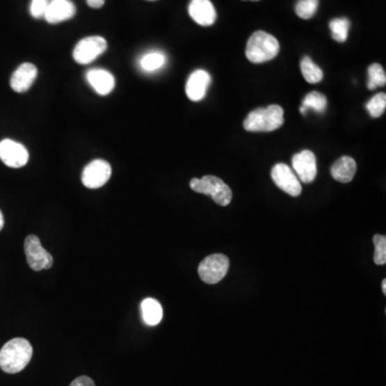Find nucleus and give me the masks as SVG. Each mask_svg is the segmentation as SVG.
I'll return each instance as SVG.
<instances>
[{
	"label": "nucleus",
	"instance_id": "nucleus-2",
	"mask_svg": "<svg viewBox=\"0 0 386 386\" xmlns=\"http://www.w3.org/2000/svg\"><path fill=\"white\" fill-rule=\"evenodd\" d=\"M284 122L283 108L277 104L257 108L243 120V128L250 132H271L280 128Z\"/></svg>",
	"mask_w": 386,
	"mask_h": 386
},
{
	"label": "nucleus",
	"instance_id": "nucleus-9",
	"mask_svg": "<svg viewBox=\"0 0 386 386\" xmlns=\"http://www.w3.org/2000/svg\"><path fill=\"white\" fill-rule=\"evenodd\" d=\"M0 160L9 168H23L29 160V150L23 144L6 138L0 142Z\"/></svg>",
	"mask_w": 386,
	"mask_h": 386
},
{
	"label": "nucleus",
	"instance_id": "nucleus-13",
	"mask_svg": "<svg viewBox=\"0 0 386 386\" xmlns=\"http://www.w3.org/2000/svg\"><path fill=\"white\" fill-rule=\"evenodd\" d=\"M75 11L74 3L71 0H51L43 17L47 23L58 24L72 19Z\"/></svg>",
	"mask_w": 386,
	"mask_h": 386
},
{
	"label": "nucleus",
	"instance_id": "nucleus-17",
	"mask_svg": "<svg viewBox=\"0 0 386 386\" xmlns=\"http://www.w3.org/2000/svg\"><path fill=\"white\" fill-rule=\"evenodd\" d=\"M357 170V164L353 158L344 156L332 164L330 173L335 180L339 183L348 184L352 182Z\"/></svg>",
	"mask_w": 386,
	"mask_h": 386
},
{
	"label": "nucleus",
	"instance_id": "nucleus-33",
	"mask_svg": "<svg viewBox=\"0 0 386 386\" xmlns=\"http://www.w3.org/2000/svg\"><path fill=\"white\" fill-rule=\"evenodd\" d=\"M243 1H247V0H243ZM250 1H259V0H250Z\"/></svg>",
	"mask_w": 386,
	"mask_h": 386
},
{
	"label": "nucleus",
	"instance_id": "nucleus-5",
	"mask_svg": "<svg viewBox=\"0 0 386 386\" xmlns=\"http://www.w3.org/2000/svg\"><path fill=\"white\" fill-rule=\"evenodd\" d=\"M230 261L225 255H211L205 257L199 265L200 278L207 284H216L220 282L227 271H229Z\"/></svg>",
	"mask_w": 386,
	"mask_h": 386
},
{
	"label": "nucleus",
	"instance_id": "nucleus-28",
	"mask_svg": "<svg viewBox=\"0 0 386 386\" xmlns=\"http://www.w3.org/2000/svg\"><path fill=\"white\" fill-rule=\"evenodd\" d=\"M70 386H96L94 381L88 377H80L75 379Z\"/></svg>",
	"mask_w": 386,
	"mask_h": 386
},
{
	"label": "nucleus",
	"instance_id": "nucleus-1",
	"mask_svg": "<svg viewBox=\"0 0 386 386\" xmlns=\"http://www.w3.org/2000/svg\"><path fill=\"white\" fill-rule=\"evenodd\" d=\"M33 357V346L29 340L15 338L0 350V368L7 373H17L29 365Z\"/></svg>",
	"mask_w": 386,
	"mask_h": 386
},
{
	"label": "nucleus",
	"instance_id": "nucleus-29",
	"mask_svg": "<svg viewBox=\"0 0 386 386\" xmlns=\"http://www.w3.org/2000/svg\"><path fill=\"white\" fill-rule=\"evenodd\" d=\"M86 1L87 5L90 8H94V9H99L106 3V0H86Z\"/></svg>",
	"mask_w": 386,
	"mask_h": 386
},
{
	"label": "nucleus",
	"instance_id": "nucleus-22",
	"mask_svg": "<svg viewBox=\"0 0 386 386\" xmlns=\"http://www.w3.org/2000/svg\"><path fill=\"white\" fill-rule=\"evenodd\" d=\"M368 89L373 90L378 87L385 86L386 74L384 69L379 63H373L368 68Z\"/></svg>",
	"mask_w": 386,
	"mask_h": 386
},
{
	"label": "nucleus",
	"instance_id": "nucleus-12",
	"mask_svg": "<svg viewBox=\"0 0 386 386\" xmlns=\"http://www.w3.org/2000/svg\"><path fill=\"white\" fill-rule=\"evenodd\" d=\"M211 77L205 70H197L190 75L186 84V94L191 101H201L206 96Z\"/></svg>",
	"mask_w": 386,
	"mask_h": 386
},
{
	"label": "nucleus",
	"instance_id": "nucleus-31",
	"mask_svg": "<svg viewBox=\"0 0 386 386\" xmlns=\"http://www.w3.org/2000/svg\"><path fill=\"white\" fill-rule=\"evenodd\" d=\"M382 292H383L384 295H386V280H385V279H384V280L382 281Z\"/></svg>",
	"mask_w": 386,
	"mask_h": 386
},
{
	"label": "nucleus",
	"instance_id": "nucleus-16",
	"mask_svg": "<svg viewBox=\"0 0 386 386\" xmlns=\"http://www.w3.org/2000/svg\"><path fill=\"white\" fill-rule=\"evenodd\" d=\"M87 81L97 94L106 96L115 88V79L112 73L104 69H92L87 72Z\"/></svg>",
	"mask_w": 386,
	"mask_h": 386
},
{
	"label": "nucleus",
	"instance_id": "nucleus-20",
	"mask_svg": "<svg viewBox=\"0 0 386 386\" xmlns=\"http://www.w3.org/2000/svg\"><path fill=\"white\" fill-rule=\"evenodd\" d=\"M330 29L335 41L340 43L346 42L349 35L350 21L346 17L332 19L330 22Z\"/></svg>",
	"mask_w": 386,
	"mask_h": 386
},
{
	"label": "nucleus",
	"instance_id": "nucleus-10",
	"mask_svg": "<svg viewBox=\"0 0 386 386\" xmlns=\"http://www.w3.org/2000/svg\"><path fill=\"white\" fill-rule=\"evenodd\" d=\"M272 178L277 187L291 197H298L302 193V185L298 176L287 164H276L272 170Z\"/></svg>",
	"mask_w": 386,
	"mask_h": 386
},
{
	"label": "nucleus",
	"instance_id": "nucleus-7",
	"mask_svg": "<svg viewBox=\"0 0 386 386\" xmlns=\"http://www.w3.org/2000/svg\"><path fill=\"white\" fill-rule=\"evenodd\" d=\"M26 260L31 269L40 272L43 269L51 268L53 265V257L43 248L40 239L35 235L26 237L25 243Z\"/></svg>",
	"mask_w": 386,
	"mask_h": 386
},
{
	"label": "nucleus",
	"instance_id": "nucleus-11",
	"mask_svg": "<svg viewBox=\"0 0 386 386\" xmlns=\"http://www.w3.org/2000/svg\"><path fill=\"white\" fill-rule=\"evenodd\" d=\"M292 164L300 182L305 184L314 182L316 176V159L314 152L310 150L298 152L293 157Z\"/></svg>",
	"mask_w": 386,
	"mask_h": 386
},
{
	"label": "nucleus",
	"instance_id": "nucleus-8",
	"mask_svg": "<svg viewBox=\"0 0 386 386\" xmlns=\"http://www.w3.org/2000/svg\"><path fill=\"white\" fill-rule=\"evenodd\" d=\"M112 175V168L106 160H94L85 166L82 174L83 185L89 189H98L108 183Z\"/></svg>",
	"mask_w": 386,
	"mask_h": 386
},
{
	"label": "nucleus",
	"instance_id": "nucleus-30",
	"mask_svg": "<svg viewBox=\"0 0 386 386\" xmlns=\"http://www.w3.org/2000/svg\"><path fill=\"white\" fill-rule=\"evenodd\" d=\"M5 225V218H3V211H0V231L3 229Z\"/></svg>",
	"mask_w": 386,
	"mask_h": 386
},
{
	"label": "nucleus",
	"instance_id": "nucleus-14",
	"mask_svg": "<svg viewBox=\"0 0 386 386\" xmlns=\"http://www.w3.org/2000/svg\"><path fill=\"white\" fill-rule=\"evenodd\" d=\"M38 69L31 63H22L21 66L12 74L10 85L15 93H25L31 88L37 79Z\"/></svg>",
	"mask_w": 386,
	"mask_h": 386
},
{
	"label": "nucleus",
	"instance_id": "nucleus-19",
	"mask_svg": "<svg viewBox=\"0 0 386 386\" xmlns=\"http://www.w3.org/2000/svg\"><path fill=\"white\" fill-rule=\"evenodd\" d=\"M300 70L305 80L310 84H316L323 80V71L320 67L316 66L310 57L306 56L303 58L300 63Z\"/></svg>",
	"mask_w": 386,
	"mask_h": 386
},
{
	"label": "nucleus",
	"instance_id": "nucleus-4",
	"mask_svg": "<svg viewBox=\"0 0 386 386\" xmlns=\"http://www.w3.org/2000/svg\"><path fill=\"white\" fill-rule=\"evenodd\" d=\"M190 188L198 193L211 195V199L220 206H227L231 203L233 193L229 186L220 178L213 175H206L203 178H192Z\"/></svg>",
	"mask_w": 386,
	"mask_h": 386
},
{
	"label": "nucleus",
	"instance_id": "nucleus-24",
	"mask_svg": "<svg viewBox=\"0 0 386 386\" xmlns=\"http://www.w3.org/2000/svg\"><path fill=\"white\" fill-rule=\"evenodd\" d=\"M370 116L373 118H381L385 112L386 108V95L384 93L376 95L370 99L369 102L366 106Z\"/></svg>",
	"mask_w": 386,
	"mask_h": 386
},
{
	"label": "nucleus",
	"instance_id": "nucleus-6",
	"mask_svg": "<svg viewBox=\"0 0 386 386\" xmlns=\"http://www.w3.org/2000/svg\"><path fill=\"white\" fill-rule=\"evenodd\" d=\"M108 49L106 39L99 35H93L82 39L73 49V58L77 63L88 65L98 58Z\"/></svg>",
	"mask_w": 386,
	"mask_h": 386
},
{
	"label": "nucleus",
	"instance_id": "nucleus-3",
	"mask_svg": "<svg viewBox=\"0 0 386 386\" xmlns=\"http://www.w3.org/2000/svg\"><path fill=\"white\" fill-rule=\"evenodd\" d=\"M279 49L280 45L274 35L265 31H255L247 43L246 56L253 63H266L278 55Z\"/></svg>",
	"mask_w": 386,
	"mask_h": 386
},
{
	"label": "nucleus",
	"instance_id": "nucleus-27",
	"mask_svg": "<svg viewBox=\"0 0 386 386\" xmlns=\"http://www.w3.org/2000/svg\"><path fill=\"white\" fill-rule=\"evenodd\" d=\"M51 0H31V15L35 19L45 17V10Z\"/></svg>",
	"mask_w": 386,
	"mask_h": 386
},
{
	"label": "nucleus",
	"instance_id": "nucleus-23",
	"mask_svg": "<svg viewBox=\"0 0 386 386\" xmlns=\"http://www.w3.org/2000/svg\"><path fill=\"white\" fill-rule=\"evenodd\" d=\"M303 106H305L307 110L312 108L316 112L323 113L328 106V100H326V97L321 93H309L303 101Z\"/></svg>",
	"mask_w": 386,
	"mask_h": 386
},
{
	"label": "nucleus",
	"instance_id": "nucleus-21",
	"mask_svg": "<svg viewBox=\"0 0 386 386\" xmlns=\"http://www.w3.org/2000/svg\"><path fill=\"white\" fill-rule=\"evenodd\" d=\"M166 63V56L159 51H152L144 55L140 59V68L146 72H154L159 70Z\"/></svg>",
	"mask_w": 386,
	"mask_h": 386
},
{
	"label": "nucleus",
	"instance_id": "nucleus-25",
	"mask_svg": "<svg viewBox=\"0 0 386 386\" xmlns=\"http://www.w3.org/2000/svg\"><path fill=\"white\" fill-rule=\"evenodd\" d=\"M318 7L319 0H298L295 6V12L300 19H309L316 15Z\"/></svg>",
	"mask_w": 386,
	"mask_h": 386
},
{
	"label": "nucleus",
	"instance_id": "nucleus-15",
	"mask_svg": "<svg viewBox=\"0 0 386 386\" xmlns=\"http://www.w3.org/2000/svg\"><path fill=\"white\" fill-rule=\"evenodd\" d=\"M191 19L201 26H211L217 19V12L211 0H191L189 5Z\"/></svg>",
	"mask_w": 386,
	"mask_h": 386
},
{
	"label": "nucleus",
	"instance_id": "nucleus-32",
	"mask_svg": "<svg viewBox=\"0 0 386 386\" xmlns=\"http://www.w3.org/2000/svg\"><path fill=\"white\" fill-rule=\"evenodd\" d=\"M307 108H305V106H302V108H300V113H302L303 115H306L307 114Z\"/></svg>",
	"mask_w": 386,
	"mask_h": 386
},
{
	"label": "nucleus",
	"instance_id": "nucleus-18",
	"mask_svg": "<svg viewBox=\"0 0 386 386\" xmlns=\"http://www.w3.org/2000/svg\"><path fill=\"white\" fill-rule=\"evenodd\" d=\"M140 312L144 323L148 326H154L161 322L163 316L162 306L154 298H145L140 304Z\"/></svg>",
	"mask_w": 386,
	"mask_h": 386
},
{
	"label": "nucleus",
	"instance_id": "nucleus-26",
	"mask_svg": "<svg viewBox=\"0 0 386 386\" xmlns=\"http://www.w3.org/2000/svg\"><path fill=\"white\" fill-rule=\"evenodd\" d=\"M376 251L373 260L377 265H384L386 263V237L384 235H375L373 236Z\"/></svg>",
	"mask_w": 386,
	"mask_h": 386
}]
</instances>
